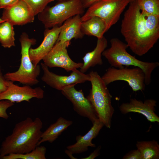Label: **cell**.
Returning <instances> with one entry per match:
<instances>
[{
  "instance_id": "obj_1",
  "label": "cell",
  "mask_w": 159,
  "mask_h": 159,
  "mask_svg": "<svg viewBox=\"0 0 159 159\" xmlns=\"http://www.w3.org/2000/svg\"><path fill=\"white\" fill-rule=\"evenodd\" d=\"M122 21L121 33L128 47L135 54H146L159 38L147 29L137 0L131 1Z\"/></svg>"
},
{
  "instance_id": "obj_2",
  "label": "cell",
  "mask_w": 159,
  "mask_h": 159,
  "mask_svg": "<svg viewBox=\"0 0 159 159\" xmlns=\"http://www.w3.org/2000/svg\"><path fill=\"white\" fill-rule=\"evenodd\" d=\"M42 127L39 117L33 120L28 117L16 123L1 143L0 159L9 154H24L34 149L41 139Z\"/></svg>"
},
{
  "instance_id": "obj_3",
  "label": "cell",
  "mask_w": 159,
  "mask_h": 159,
  "mask_svg": "<svg viewBox=\"0 0 159 159\" xmlns=\"http://www.w3.org/2000/svg\"><path fill=\"white\" fill-rule=\"evenodd\" d=\"M110 47L105 49L102 55L107 60L111 67L121 68L133 66L141 69L145 74V83L148 85L151 82V75L154 70L159 66L158 62H148L139 60L129 53L128 47L125 43L117 38L110 40Z\"/></svg>"
},
{
  "instance_id": "obj_4",
  "label": "cell",
  "mask_w": 159,
  "mask_h": 159,
  "mask_svg": "<svg viewBox=\"0 0 159 159\" xmlns=\"http://www.w3.org/2000/svg\"><path fill=\"white\" fill-rule=\"evenodd\" d=\"M89 74L92 86L87 97L93 106L99 119L106 127L110 128L114 111L111 104L112 96L97 72L92 71Z\"/></svg>"
},
{
  "instance_id": "obj_5",
  "label": "cell",
  "mask_w": 159,
  "mask_h": 159,
  "mask_svg": "<svg viewBox=\"0 0 159 159\" xmlns=\"http://www.w3.org/2000/svg\"><path fill=\"white\" fill-rule=\"evenodd\" d=\"M19 41L21 57L19 68L15 72L7 73L4 76L8 81L18 82L30 86L36 85L39 82L38 78L40 73V66L39 64L35 66L32 63L29 57V50L31 46L36 44V40L29 38L26 33L23 32Z\"/></svg>"
},
{
  "instance_id": "obj_6",
  "label": "cell",
  "mask_w": 159,
  "mask_h": 159,
  "mask_svg": "<svg viewBox=\"0 0 159 159\" xmlns=\"http://www.w3.org/2000/svg\"><path fill=\"white\" fill-rule=\"evenodd\" d=\"M59 1L52 7L47 6L38 14V19L46 29L59 26L70 18L84 12L85 8L81 0Z\"/></svg>"
},
{
  "instance_id": "obj_7",
  "label": "cell",
  "mask_w": 159,
  "mask_h": 159,
  "mask_svg": "<svg viewBox=\"0 0 159 159\" xmlns=\"http://www.w3.org/2000/svg\"><path fill=\"white\" fill-rule=\"evenodd\" d=\"M130 0H100L90 6L81 17L82 21L93 16L99 17L106 22L108 30L119 20L122 13Z\"/></svg>"
},
{
  "instance_id": "obj_8",
  "label": "cell",
  "mask_w": 159,
  "mask_h": 159,
  "mask_svg": "<svg viewBox=\"0 0 159 159\" xmlns=\"http://www.w3.org/2000/svg\"><path fill=\"white\" fill-rule=\"evenodd\" d=\"M107 85L115 81L121 80L127 82L133 91H143L145 88V74L143 70L137 67L121 68H109L101 77Z\"/></svg>"
},
{
  "instance_id": "obj_9",
  "label": "cell",
  "mask_w": 159,
  "mask_h": 159,
  "mask_svg": "<svg viewBox=\"0 0 159 159\" xmlns=\"http://www.w3.org/2000/svg\"><path fill=\"white\" fill-rule=\"evenodd\" d=\"M70 44V41H57L42 59L43 63L48 68L61 67L67 72L72 71L81 68L83 63L74 62L68 55L67 48Z\"/></svg>"
},
{
  "instance_id": "obj_10",
  "label": "cell",
  "mask_w": 159,
  "mask_h": 159,
  "mask_svg": "<svg viewBox=\"0 0 159 159\" xmlns=\"http://www.w3.org/2000/svg\"><path fill=\"white\" fill-rule=\"evenodd\" d=\"M43 72L42 80L51 87L61 91L65 87L90 81L89 74H86L77 69L72 71L69 76L60 75L50 71L43 63H41Z\"/></svg>"
},
{
  "instance_id": "obj_11",
  "label": "cell",
  "mask_w": 159,
  "mask_h": 159,
  "mask_svg": "<svg viewBox=\"0 0 159 159\" xmlns=\"http://www.w3.org/2000/svg\"><path fill=\"white\" fill-rule=\"evenodd\" d=\"M75 85L65 87L61 92L72 102L75 111L80 116L88 118L93 123L98 119L97 113L90 102L85 97L82 90H77Z\"/></svg>"
},
{
  "instance_id": "obj_12",
  "label": "cell",
  "mask_w": 159,
  "mask_h": 159,
  "mask_svg": "<svg viewBox=\"0 0 159 159\" xmlns=\"http://www.w3.org/2000/svg\"><path fill=\"white\" fill-rule=\"evenodd\" d=\"M44 94V91L40 87L32 88L26 85L19 86L8 81L7 89L0 93V101L7 100L14 103L24 101L29 102L33 98L42 99Z\"/></svg>"
},
{
  "instance_id": "obj_13",
  "label": "cell",
  "mask_w": 159,
  "mask_h": 159,
  "mask_svg": "<svg viewBox=\"0 0 159 159\" xmlns=\"http://www.w3.org/2000/svg\"><path fill=\"white\" fill-rule=\"evenodd\" d=\"M35 15L24 1L19 0L13 5L4 9L1 18L14 25H23L33 22Z\"/></svg>"
},
{
  "instance_id": "obj_14",
  "label": "cell",
  "mask_w": 159,
  "mask_h": 159,
  "mask_svg": "<svg viewBox=\"0 0 159 159\" xmlns=\"http://www.w3.org/2000/svg\"><path fill=\"white\" fill-rule=\"evenodd\" d=\"M156 103V101L152 99H147L143 102L141 100L132 98L129 102L122 103L119 108L123 114L137 112L144 115L151 122H159V117L155 112Z\"/></svg>"
},
{
  "instance_id": "obj_15",
  "label": "cell",
  "mask_w": 159,
  "mask_h": 159,
  "mask_svg": "<svg viewBox=\"0 0 159 159\" xmlns=\"http://www.w3.org/2000/svg\"><path fill=\"white\" fill-rule=\"evenodd\" d=\"M61 26H56L51 29H46L44 32V38L41 44L36 48H30V58L35 66H37L42 60L56 43L60 31Z\"/></svg>"
},
{
  "instance_id": "obj_16",
  "label": "cell",
  "mask_w": 159,
  "mask_h": 159,
  "mask_svg": "<svg viewBox=\"0 0 159 159\" xmlns=\"http://www.w3.org/2000/svg\"><path fill=\"white\" fill-rule=\"evenodd\" d=\"M90 130L83 136L80 135L76 136V142L74 144L67 146L66 149L72 154H79L87 151L88 147H95V144L92 140L98 134L104 125L99 119L93 123Z\"/></svg>"
},
{
  "instance_id": "obj_17",
  "label": "cell",
  "mask_w": 159,
  "mask_h": 159,
  "mask_svg": "<svg viewBox=\"0 0 159 159\" xmlns=\"http://www.w3.org/2000/svg\"><path fill=\"white\" fill-rule=\"evenodd\" d=\"M80 15L77 14L65 21L61 26L60 31L57 41H70L73 39H81L84 34L81 30L82 22Z\"/></svg>"
},
{
  "instance_id": "obj_18",
  "label": "cell",
  "mask_w": 159,
  "mask_h": 159,
  "mask_svg": "<svg viewBox=\"0 0 159 159\" xmlns=\"http://www.w3.org/2000/svg\"><path fill=\"white\" fill-rule=\"evenodd\" d=\"M107 47V41L105 37L97 39L95 48L91 52L86 53L82 58L83 65L80 71L85 73L91 67L97 65H102L103 62L102 59V54Z\"/></svg>"
},
{
  "instance_id": "obj_19",
  "label": "cell",
  "mask_w": 159,
  "mask_h": 159,
  "mask_svg": "<svg viewBox=\"0 0 159 159\" xmlns=\"http://www.w3.org/2000/svg\"><path fill=\"white\" fill-rule=\"evenodd\" d=\"M73 123V122L60 117L54 123L51 124L43 132L37 146L45 142L52 143L56 140L62 133Z\"/></svg>"
},
{
  "instance_id": "obj_20",
  "label": "cell",
  "mask_w": 159,
  "mask_h": 159,
  "mask_svg": "<svg viewBox=\"0 0 159 159\" xmlns=\"http://www.w3.org/2000/svg\"><path fill=\"white\" fill-rule=\"evenodd\" d=\"M81 30L84 35L94 36L97 39L102 38L105 33L108 30L105 21L97 16H92L82 21Z\"/></svg>"
},
{
  "instance_id": "obj_21",
  "label": "cell",
  "mask_w": 159,
  "mask_h": 159,
  "mask_svg": "<svg viewBox=\"0 0 159 159\" xmlns=\"http://www.w3.org/2000/svg\"><path fill=\"white\" fill-rule=\"evenodd\" d=\"M136 145L140 153L141 159L159 158V145L157 141H138Z\"/></svg>"
},
{
  "instance_id": "obj_22",
  "label": "cell",
  "mask_w": 159,
  "mask_h": 159,
  "mask_svg": "<svg viewBox=\"0 0 159 159\" xmlns=\"http://www.w3.org/2000/svg\"><path fill=\"white\" fill-rule=\"evenodd\" d=\"M13 26L7 21L0 24V43L4 48H10L15 46Z\"/></svg>"
},
{
  "instance_id": "obj_23",
  "label": "cell",
  "mask_w": 159,
  "mask_h": 159,
  "mask_svg": "<svg viewBox=\"0 0 159 159\" xmlns=\"http://www.w3.org/2000/svg\"><path fill=\"white\" fill-rule=\"evenodd\" d=\"M46 148L43 146H37L32 150L24 154H9L2 159H46Z\"/></svg>"
},
{
  "instance_id": "obj_24",
  "label": "cell",
  "mask_w": 159,
  "mask_h": 159,
  "mask_svg": "<svg viewBox=\"0 0 159 159\" xmlns=\"http://www.w3.org/2000/svg\"><path fill=\"white\" fill-rule=\"evenodd\" d=\"M147 29L159 38V15L148 14L141 11Z\"/></svg>"
},
{
  "instance_id": "obj_25",
  "label": "cell",
  "mask_w": 159,
  "mask_h": 159,
  "mask_svg": "<svg viewBox=\"0 0 159 159\" xmlns=\"http://www.w3.org/2000/svg\"><path fill=\"white\" fill-rule=\"evenodd\" d=\"M141 11L159 15V0H137Z\"/></svg>"
},
{
  "instance_id": "obj_26",
  "label": "cell",
  "mask_w": 159,
  "mask_h": 159,
  "mask_svg": "<svg viewBox=\"0 0 159 159\" xmlns=\"http://www.w3.org/2000/svg\"><path fill=\"white\" fill-rule=\"evenodd\" d=\"M29 6L35 15L42 12L49 3L54 0H22Z\"/></svg>"
},
{
  "instance_id": "obj_27",
  "label": "cell",
  "mask_w": 159,
  "mask_h": 159,
  "mask_svg": "<svg viewBox=\"0 0 159 159\" xmlns=\"http://www.w3.org/2000/svg\"><path fill=\"white\" fill-rule=\"evenodd\" d=\"M14 105V103L7 100L0 101V117L7 119L9 116L6 110L9 107Z\"/></svg>"
},
{
  "instance_id": "obj_28",
  "label": "cell",
  "mask_w": 159,
  "mask_h": 159,
  "mask_svg": "<svg viewBox=\"0 0 159 159\" xmlns=\"http://www.w3.org/2000/svg\"><path fill=\"white\" fill-rule=\"evenodd\" d=\"M123 159H141V155L137 149L131 150L127 153L122 158Z\"/></svg>"
},
{
  "instance_id": "obj_29",
  "label": "cell",
  "mask_w": 159,
  "mask_h": 159,
  "mask_svg": "<svg viewBox=\"0 0 159 159\" xmlns=\"http://www.w3.org/2000/svg\"><path fill=\"white\" fill-rule=\"evenodd\" d=\"M19 0H0V9H5L11 6Z\"/></svg>"
},
{
  "instance_id": "obj_30",
  "label": "cell",
  "mask_w": 159,
  "mask_h": 159,
  "mask_svg": "<svg viewBox=\"0 0 159 159\" xmlns=\"http://www.w3.org/2000/svg\"><path fill=\"white\" fill-rule=\"evenodd\" d=\"M8 81L3 76L0 69V93L3 92L7 89Z\"/></svg>"
},
{
  "instance_id": "obj_31",
  "label": "cell",
  "mask_w": 159,
  "mask_h": 159,
  "mask_svg": "<svg viewBox=\"0 0 159 159\" xmlns=\"http://www.w3.org/2000/svg\"><path fill=\"white\" fill-rule=\"evenodd\" d=\"M101 148V146H100L94 150V151L91 153L88 156L82 159H93L99 156L100 154V150Z\"/></svg>"
},
{
  "instance_id": "obj_32",
  "label": "cell",
  "mask_w": 159,
  "mask_h": 159,
  "mask_svg": "<svg viewBox=\"0 0 159 159\" xmlns=\"http://www.w3.org/2000/svg\"><path fill=\"white\" fill-rule=\"evenodd\" d=\"M100 0H81L84 7L88 8L93 3Z\"/></svg>"
},
{
  "instance_id": "obj_33",
  "label": "cell",
  "mask_w": 159,
  "mask_h": 159,
  "mask_svg": "<svg viewBox=\"0 0 159 159\" xmlns=\"http://www.w3.org/2000/svg\"><path fill=\"white\" fill-rule=\"evenodd\" d=\"M65 153L69 157L71 158V159H77V158H75L72 155L73 154H72L70 152H69L68 150H67V149H66L65 151Z\"/></svg>"
},
{
  "instance_id": "obj_34",
  "label": "cell",
  "mask_w": 159,
  "mask_h": 159,
  "mask_svg": "<svg viewBox=\"0 0 159 159\" xmlns=\"http://www.w3.org/2000/svg\"><path fill=\"white\" fill-rule=\"evenodd\" d=\"M5 21L0 17V24Z\"/></svg>"
},
{
  "instance_id": "obj_35",
  "label": "cell",
  "mask_w": 159,
  "mask_h": 159,
  "mask_svg": "<svg viewBox=\"0 0 159 159\" xmlns=\"http://www.w3.org/2000/svg\"><path fill=\"white\" fill-rule=\"evenodd\" d=\"M59 1H67L69 0H57Z\"/></svg>"
},
{
  "instance_id": "obj_36",
  "label": "cell",
  "mask_w": 159,
  "mask_h": 159,
  "mask_svg": "<svg viewBox=\"0 0 159 159\" xmlns=\"http://www.w3.org/2000/svg\"><path fill=\"white\" fill-rule=\"evenodd\" d=\"M130 0V2H131V1H134V0Z\"/></svg>"
},
{
  "instance_id": "obj_37",
  "label": "cell",
  "mask_w": 159,
  "mask_h": 159,
  "mask_svg": "<svg viewBox=\"0 0 159 159\" xmlns=\"http://www.w3.org/2000/svg\"></svg>"
}]
</instances>
